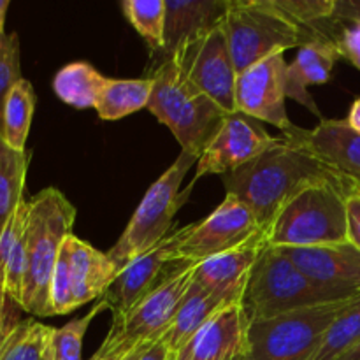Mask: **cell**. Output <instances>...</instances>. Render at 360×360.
<instances>
[{"mask_svg":"<svg viewBox=\"0 0 360 360\" xmlns=\"http://www.w3.org/2000/svg\"><path fill=\"white\" fill-rule=\"evenodd\" d=\"M345 178L348 176L329 167L308 148L281 136L252 162L221 176V181L225 195L241 200L266 231L295 193L316 183L343 181Z\"/></svg>","mask_w":360,"mask_h":360,"instance_id":"obj_1","label":"cell"},{"mask_svg":"<svg viewBox=\"0 0 360 360\" xmlns=\"http://www.w3.org/2000/svg\"><path fill=\"white\" fill-rule=\"evenodd\" d=\"M354 178L306 186L287 200L264 231L271 248H311L348 241L347 188Z\"/></svg>","mask_w":360,"mask_h":360,"instance_id":"obj_2","label":"cell"},{"mask_svg":"<svg viewBox=\"0 0 360 360\" xmlns=\"http://www.w3.org/2000/svg\"><path fill=\"white\" fill-rule=\"evenodd\" d=\"M76 207L58 188L41 190L28 200L27 271L21 309L35 316H53L49 285L65 239L72 234Z\"/></svg>","mask_w":360,"mask_h":360,"instance_id":"obj_3","label":"cell"},{"mask_svg":"<svg viewBox=\"0 0 360 360\" xmlns=\"http://www.w3.org/2000/svg\"><path fill=\"white\" fill-rule=\"evenodd\" d=\"M148 77L153 81L148 111L171 130L181 151L199 158L227 112L200 91L172 58H162Z\"/></svg>","mask_w":360,"mask_h":360,"instance_id":"obj_4","label":"cell"},{"mask_svg":"<svg viewBox=\"0 0 360 360\" xmlns=\"http://www.w3.org/2000/svg\"><path fill=\"white\" fill-rule=\"evenodd\" d=\"M355 297L360 295L319 283L302 273L281 250L264 246L246 285L241 306L246 319L255 320Z\"/></svg>","mask_w":360,"mask_h":360,"instance_id":"obj_5","label":"cell"},{"mask_svg":"<svg viewBox=\"0 0 360 360\" xmlns=\"http://www.w3.org/2000/svg\"><path fill=\"white\" fill-rule=\"evenodd\" d=\"M357 299L248 320L241 360H315L329 327Z\"/></svg>","mask_w":360,"mask_h":360,"instance_id":"obj_6","label":"cell"},{"mask_svg":"<svg viewBox=\"0 0 360 360\" xmlns=\"http://www.w3.org/2000/svg\"><path fill=\"white\" fill-rule=\"evenodd\" d=\"M197 160L199 158L193 155L181 151V155L144 193L123 234L108 252L109 259L116 264L118 271L129 266L143 253L150 252L171 234L172 220L193 188L190 183L185 192H179L181 183L185 181L190 169L197 165Z\"/></svg>","mask_w":360,"mask_h":360,"instance_id":"obj_7","label":"cell"},{"mask_svg":"<svg viewBox=\"0 0 360 360\" xmlns=\"http://www.w3.org/2000/svg\"><path fill=\"white\" fill-rule=\"evenodd\" d=\"M224 28L238 74L274 53L313 42L304 30L281 16L269 0H231Z\"/></svg>","mask_w":360,"mask_h":360,"instance_id":"obj_8","label":"cell"},{"mask_svg":"<svg viewBox=\"0 0 360 360\" xmlns=\"http://www.w3.org/2000/svg\"><path fill=\"white\" fill-rule=\"evenodd\" d=\"M260 234L264 231L257 224L255 214L241 200L225 195L224 202L210 217L172 232V259L197 266Z\"/></svg>","mask_w":360,"mask_h":360,"instance_id":"obj_9","label":"cell"},{"mask_svg":"<svg viewBox=\"0 0 360 360\" xmlns=\"http://www.w3.org/2000/svg\"><path fill=\"white\" fill-rule=\"evenodd\" d=\"M193 269L195 266H186L178 271L127 315L112 319L111 329L98 350L104 354H129L132 348L164 336L192 283Z\"/></svg>","mask_w":360,"mask_h":360,"instance_id":"obj_10","label":"cell"},{"mask_svg":"<svg viewBox=\"0 0 360 360\" xmlns=\"http://www.w3.org/2000/svg\"><path fill=\"white\" fill-rule=\"evenodd\" d=\"M227 115L236 112V70L224 23L169 56Z\"/></svg>","mask_w":360,"mask_h":360,"instance_id":"obj_11","label":"cell"},{"mask_svg":"<svg viewBox=\"0 0 360 360\" xmlns=\"http://www.w3.org/2000/svg\"><path fill=\"white\" fill-rule=\"evenodd\" d=\"M287 67L283 53H274L239 72L236 79V109L259 122L276 127L281 134L292 132L295 127L285 108Z\"/></svg>","mask_w":360,"mask_h":360,"instance_id":"obj_12","label":"cell"},{"mask_svg":"<svg viewBox=\"0 0 360 360\" xmlns=\"http://www.w3.org/2000/svg\"><path fill=\"white\" fill-rule=\"evenodd\" d=\"M274 139L276 137L264 129L262 122L239 111L231 112L197 160L192 185L204 176L234 172L266 151Z\"/></svg>","mask_w":360,"mask_h":360,"instance_id":"obj_13","label":"cell"},{"mask_svg":"<svg viewBox=\"0 0 360 360\" xmlns=\"http://www.w3.org/2000/svg\"><path fill=\"white\" fill-rule=\"evenodd\" d=\"M192 264L172 259V232L150 252L123 267L102 299L112 311V319L127 315L134 306L157 290L164 281Z\"/></svg>","mask_w":360,"mask_h":360,"instance_id":"obj_14","label":"cell"},{"mask_svg":"<svg viewBox=\"0 0 360 360\" xmlns=\"http://www.w3.org/2000/svg\"><path fill=\"white\" fill-rule=\"evenodd\" d=\"M266 246L264 234L245 245L197 264L193 281L227 304H241L252 271Z\"/></svg>","mask_w":360,"mask_h":360,"instance_id":"obj_15","label":"cell"},{"mask_svg":"<svg viewBox=\"0 0 360 360\" xmlns=\"http://www.w3.org/2000/svg\"><path fill=\"white\" fill-rule=\"evenodd\" d=\"M278 250L319 283L360 295V250L350 241L311 248Z\"/></svg>","mask_w":360,"mask_h":360,"instance_id":"obj_16","label":"cell"},{"mask_svg":"<svg viewBox=\"0 0 360 360\" xmlns=\"http://www.w3.org/2000/svg\"><path fill=\"white\" fill-rule=\"evenodd\" d=\"M281 136L308 148L341 174L360 181V132L347 120H320L311 130L295 125L292 132Z\"/></svg>","mask_w":360,"mask_h":360,"instance_id":"obj_17","label":"cell"},{"mask_svg":"<svg viewBox=\"0 0 360 360\" xmlns=\"http://www.w3.org/2000/svg\"><path fill=\"white\" fill-rule=\"evenodd\" d=\"M231 0H167L165 2L164 58L186 44L220 27L227 16Z\"/></svg>","mask_w":360,"mask_h":360,"instance_id":"obj_18","label":"cell"},{"mask_svg":"<svg viewBox=\"0 0 360 360\" xmlns=\"http://www.w3.org/2000/svg\"><path fill=\"white\" fill-rule=\"evenodd\" d=\"M63 248L70 266L76 309L86 302L104 297L120 273L108 253L94 248L74 234L65 239Z\"/></svg>","mask_w":360,"mask_h":360,"instance_id":"obj_19","label":"cell"},{"mask_svg":"<svg viewBox=\"0 0 360 360\" xmlns=\"http://www.w3.org/2000/svg\"><path fill=\"white\" fill-rule=\"evenodd\" d=\"M246 323L243 306H229L183 345L172 360H220L231 352L241 350Z\"/></svg>","mask_w":360,"mask_h":360,"instance_id":"obj_20","label":"cell"},{"mask_svg":"<svg viewBox=\"0 0 360 360\" xmlns=\"http://www.w3.org/2000/svg\"><path fill=\"white\" fill-rule=\"evenodd\" d=\"M340 58L341 55L333 41H315L299 48L295 60L287 67V98H294L308 108L316 118L323 120L308 86L330 81L334 65Z\"/></svg>","mask_w":360,"mask_h":360,"instance_id":"obj_21","label":"cell"},{"mask_svg":"<svg viewBox=\"0 0 360 360\" xmlns=\"http://www.w3.org/2000/svg\"><path fill=\"white\" fill-rule=\"evenodd\" d=\"M225 301H221L217 295L210 294L204 290L200 285H197L192 280L188 290H186L185 297H183L181 304H179L178 311H176L174 319L169 323L167 330L162 338L165 340L167 347L171 348L172 354L179 350L185 343H188L214 315L221 311V309L229 308Z\"/></svg>","mask_w":360,"mask_h":360,"instance_id":"obj_22","label":"cell"},{"mask_svg":"<svg viewBox=\"0 0 360 360\" xmlns=\"http://www.w3.org/2000/svg\"><path fill=\"white\" fill-rule=\"evenodd\" d=\"M153 81L151 77L141 79H108L97 102L95 111L102 120L116 122L134 115L150 104Z\"/></svg>","mask_w":360,"mask_h":360,"instance_id":"obj_23","label":"cell"},{"mask_svg":"<svg viewBox=\"0 0 360 360\" xmlns=\"http://www.w3.org/2000/svg\"><path fill=\"white\" fill-rule=\"evenodd\" d=\"M108 77L88 62H72L53 77V91L65 104L76 109L95 108Z\"/></svg>","mask_w":360,"mask_h":360,"instance_id":"obj_24","label":"cell"},{"mask_svg":"<svg viewBox=\"0 0 360 360\" xmlns=\"http://www.w3.org/2000/svg\"><path fill=\"white\" fill-rule=\"evenodd\" d=\"M30 153L18 151L0 137V231L16 207L23 202L25 179Z\"/></svg>","mask_w":360,"mask_h":360,"instance_id":"obj_25","label":"cell"},{"mask_svg":"<svg viewBox=\"0 0 360 360\" xmlns=\"http://www.w3.org/2000/svg\"><path fill=\"white\" fill-rule=\"evenodd\" d=\"M35 102H37V97H35L34 86L30 81L23 77L14 84L4 105V139L18 151H25V146H27Z\"/></svg>","mask_w":360,"mask_h":360,"instance_id":"obj_26","label":"cell"},{"mask_svg":"<svg viewBox=\"0 0 360 360\" xmlns=\"http://www.w3.org/2000/svg\"><path fill=\"white\" fill-rule=\"evenodd\" d=\"M122 9L134 30L144 39L151 55L164 51L165 0H123Z\"/></svg>","mask_w":360,"mask_h":360,"instance_id":"obj_27","label":"cell"},{"mask_svg":"<svg viewBox=\"0 0 360 360\" xmlns=\"http://www.w3.org/2000/svg\"><path fill=\"white\" fill-rule=\"evenodd\" d=\"M330 41L336 44L341 58L360 70V2L357 0H336Z\"/></svg>","mask_w":360,"mask_h":360,"instance_id":"obj_28","label":"cell"},{"mask_svg":"<svg viewBox=\"0 0 360 360\" xmlns=\"http://www.w3.org/2000/svg\"><path fill=\"white\" fill-rule=\"evenodd\" d=\"M104 309H109L104 299L98 301L97 306L90 309L84 316L76 320H70L63 327L55 329L53 327L49 334L48 348H46L44 360H83L81 352H83V340L90 327L91 320L101 315Z\"/></svg>","mask_w":360,"mask_h":360,"instance_id":"obj_29","label":"cell"},{"mask_svg":"<svg viewBox=\"0 0 360 360\" xmlns=\"http://www.w3.org/2000/svg\"><path fill=\"white\" fill-rule=\"evenodd\" d=\"M53 327L35 320H21L20 326L4 340L0 360H44Z\"/></svg>","mask_w":360,"mask_h":360,"instance_id":"obj_30","label":"cell"},{"mask_svg":"<svg viewBox=\"0 0 360 360\" xmlns=\"http://www.w3.org/2000/svg\"><path fill=\"white\" fill-rule=\"evenodd\" d=\"M360 341V297L329 327L315 360H336Z\"/></svg>","mask_w":360,"mask_h":360,"instance_id":"obj_31","label":"cell"},{"mask_svg":"<svg viewBox=\"0 0 360 360\" xmlns=\"http://www.w3.org/2000/svg\"><path fill=\"white\" fill-rule=\"evenodd\" d=\"M18 34H0V137H4V105L18 81H21Z\"/></svg>","mask_w":360,"mask_h":360,"instance_id":"obj_32","label":"cell"},{"mask_svg":"<svg viewBox=\"0 0 360 360\" xmlns=\"http://www.w3.org/2000/svg\"><path fill=\"white\" fill-rule=\"evenodd\" d=\"M49 306H51V315H67L74 311V290H72V276H70V266L67 260L65 248L60 250L58 260H56L55 271L49 285Z\"/></svg>","mask_w":360,"mask_h":360,"instance_id":"obj_33","label":"cell"},{"mask_svg":"<svg viewBox=\"0 0 360 360\" xmlns=\"http://www.w3.org/2000/svg\"><path fill=\"white\" fill-rule=\"evenodd\" d=\"M27 220H28V202L27 200H23V202L16 207V211L11 214L9 220L6 221L2 231H0V287L2 288H4V283H6V269H7V262H9L11 252H13L18 239L23 236L25 229H27Z\"/></svg>","mask_w":360,"mask_h":360,"instance_id":"obj_34","label":"cell"},{"mask_svg":"<svg viewBox=\"0 0 360 360\" xmlns=\"http://www.w3.org/2000/svg\"><path fill=\"white\" fill-rule=\"evenodd\" d=\"M348 241L360 250V181L354 179L347 188Z\"/></svg>","mask_w":360,"mask_h":360,"instance_id":"obj_35","label":"cell"},{"mask_svg":"<svg viewBox=\"0 0 360 360\" xmlns=\"http://www.w3.org/2000/svg\"><path fill=\"white\" fill-rule=\"evenodd\" d=\"M18 309H21L20 304H16L0 287V340L20 326L21 320L18 316Z\"/></svg>","mask_w":360,"mask_h":360,"instance_id":"obj_36","label":"cell"},{"mask_svg":"<svg viewBox=\"0 0 360 360\" xmlns=\"http://www.w3.org/2000/svg\"><path fill=\"white\" fill-rule=\"evenodd\" d=\"M172 357H174V354L167 347L164 338H160L146 348V352L141 355L139 360H172Z\"/></svg>","mask_w":360,"mask_h":360,"instance_id":"obj_37","label":"cell"},{"mask_svg":"<svg viewBox=\"0 0 360 360\" xmlns=\"http://www.w3.org/2000/svg\"><path fill=\"white\" fill-rule=\"evenodd\" d=\"M347 122L350 123L355 130H359L360 132V97L354 102V104H352L350 112H348L347 116Z\"/></svg>","mask_w":360,"mask_h":360,"instance_id":"obj_38","label":"cell"},{"mask_svg":"<svg viewBox=\"0 0 360 360\" xmlns=\"http://www.w3.org/2000/svg\"><path fill=\"white\" fill-rule=\"evenodd\" d=\"M336 360H360V341L357 345H354L350 350L345 352V354L341 355V357H338Z\"/></svg>","mask_w":360,"mask_h":360,"instance_id":"obj_39","label":"cell"},{"mask_svg":"<svg viewBox=\"0 0 360 360\" xmlns=\"http://www.w3.org/2000/svg\"><path fill=\"white\" fill-rule=\"evenodd\" d=\"M7 9H9V0H0V34L6 32V16H7Z\"/></svg>","mask_w":360,"mask_h":360,"instance_id":"obj_40","label":"cell"},{"mask_svg":"<svg viewBox=\"0 0 360 360\" xmlns=\"http://www.w3.org/2000/svg\"><path fill=\"white\" fill-rule=\"evenodd\" d=\"M241 350H234L231 352V354H227L225 357H221L220 360H241V354H239Z\"/></svg>","mask_w":360,"mask_h":360,"instance_id":"obj_41","label":"cell"},{"mask_svg":"<svg viewBox=\"0 0 360 360\" xmlns=\"http://www.w3.org/2000/svg\"><path fill=\"white\" fill-rule=\"evenodd\" d=\"M11 333H13V330H11ZM11 333H9V334H11ZM9 334H7V336H9ZM7 336H4V338H2V340H0V347H2V343H4V340H6V338H7Z\"/></svg>","mask_w":360,"mask_h":360,"instance_id":"obj_42","label":"cell"}]
</instances>
